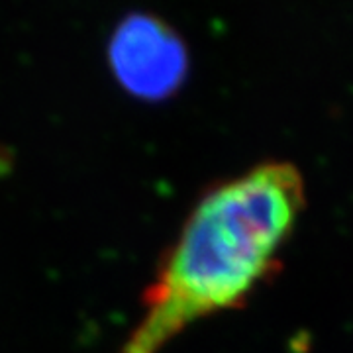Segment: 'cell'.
Wrapping results in <instances>:
<instances>
[{"label":"cell","instance_id":"cell-1","mask_svg":"<svg viewBox=\"0 0 353 353\" xmlns=\"http://www.w3.org/2000/svg\"><path fill=\"white\" fill-rule=\"evenodd\" d=\"M303 208V175L290 163L257 165L208 190L163 259L120 353H159L192 322L241 306L275 273Z\"/></svg>","mask_w":353,"mask_h":353},{"label":"cell","instance_id":"cell-2","mask_svg":"<svg viewBox=\"0 0 353 353\" xmlns=\"http://www.w3.org/2000/svg\"><path fill=\"white\" fill-rule=\"evenodd\" d=\"M108 61L120 87L141 101H163L183 85L189 57L181 38L161 20L134 14L116 28Z\"/></svg>","mask_w":353,"mask_h":353}]
</instances>
